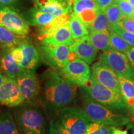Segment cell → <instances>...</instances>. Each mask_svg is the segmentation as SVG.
Returning <instances> with one entry per match:
<instances>
[{"label":"cell","instance_id":"cell-1","mask_svg":"<svg viewBox=\"0 0 134 134\" xmlns=\"http://www.w3.org/2000/svg\"><path fill=\"white\" fill-rule=\"evenodd\" d=\"M76 96V87L65 81L57 71L50 68L42 75L38 99L48 115H57Z\"/></svg>","mask_w":134,"mask_h":134},{"label":"cell","instance_id":"cell-2","mask_svg":"<svg viewBox=\"0 0 134 134\" xmlns=\"http://www.w3.org/2000/svg\"><path fill=\"white\" fill-rule=\"evenodd\" d=\"M81 90L97 103L130 117V110L122 95L100 84L92 75L86 85L81 87Z\"/></svg>","mask_w":134,"mask_h":134},{"label":"cell","instance_id":"cell-3","mask_svg":"<svg viewBox=\"0 0 134 134\" xmlns=\"http://www.w3.org/2000/svg\"><path fill=\"white\" fill-rule=\"evenodd\" d=\"M82 109L91 122H98L112 127H122L128 124L130 117L97 103L82 93Z\"/></svg>","mask_w":134,"mask_h":134},{"label":"cell","instance_id":"cell-4","mask_svg":"<svg viewBox=\"0 0 134 134\" xmlns=\"http://www.w3.org/2000/svg\"><path fill=\"white\" fill-rule=\"evenodd\" d=\"M26 104L14 113L19 134H47V121L43 112L31 103Z\"/></svg>","mask_w":134,"mask_h":134},{"label":"cell","instance_id":"cell-5","mask_svg":"<svg viewBox=\"0 0 134 134\" xmlns=\"http://www.w3.org/2000/svg\"><path fill=\"white\" fill-rule=\"evenodd\" d=\"M57 120L70 134H85L91 122L81 108L66 106L57 114Z\"/></svg>","mask_w":134,"mask_h":134},{"label":"cell","instance_id":"cell-6","mask_svg":"<svg viewBox=\"0 0 134 134\" xmlns=\"http://www.w3.org/2000/svg\"><path fill=\"white\" fill-rule=\"evenodd\" d=\"M40 55L42 61L55 71H60L71 60L77 57L71 47L66 45L42 46L40 48Z\"/></svg>","mask_w":134,"mask_h":134},{"label":"cell","instance_id":"cell-7","mask_svg":"<svg viewBox=\"0 0 134 134\" xmlns=\"http://www.w3.org/2000/svg\"><path fill=\"white\" fill-rule=\"evenodd\" d=\"M58 73L68 83L81 88L88 82L91 75V70L86 62L76 57Z\"/></svg>","mask_w":134,"mask_h":134},{"label":"cell","instance_id":"cell-8","mask_svg":"<svg viewBox=\"0 0 134 134\" xmlns=\"http://www.w3.org/2000/svg\"><path fill=\"white\" fill-rule=\"evenodd\" d=\"M99 62L115 72L117 76L134 80V70L126 55L114 50L103 51L99 56Z\"/></svg>","mask_w":134,"mask_h":134},{"label":"cell","instance_id":"cell-9","mask_svg":"<svg viewBox=\"0 0 134 134\" xmlns=\"http://www.w3.org/2000/svg\"><path fill=\"white\" fill-rule=\"evenodd\" d=\"M23 103H29L37 98L40 81L36 71H23L16 79Z\"/></svg>","mask_w":134,"mask_h":134},{"label":"cell","instance_id":"cell-10","mask_svg":"<svg viewBox=\"0 0 134 134\" xmlns=\"http://www.w3.org/2000/svg\"><path fill=\"white\" fill-rule=\"evenodd\" d=\"M42 46H56L58 45H66L72 46L75 39L72 37L68 24L61 25L51 28L42 34L38 36Z\"/></svg>","mask_w":134,"mask_h":134},{"label":"cell","instance_id":"cell-11","mask_svg":"<svg viewBox=\"0 0 134 134\" xmlns=\"http://www.w3.org/2000/svg\"><path fill=\"white\" fill-rule=\"evenodd\" d=\"M0 26L21 36H27L30 32L29 25L21 15L8 6L0 9Z\"/></svg>","mask_w":134,"mask_h":134},{"label":"cell","instance_id":"cell-12","mask_svg":"<svg viewBox=\"0 0 134 134\" xmlns=\"http://www.w3.org/2000/svg\"><path fill=\"white\" fill-rule=\"evenodd\" d=\"M91 75L100 84L122 95L118 77L115 72L100 62H97L91 66Z\"/></svg>","mask_w":134,"mask_h":134},{"label":"cell","instance_id":"cell-13","mask_svg":"<svg viewBox=\"0 0 134 134\" xmlns=\"http://www.w3.org/2000/svg\"><path fill=\"white\" fill-rule=\"evenodd\" d=\"M23 101L16 80L6 78L0 85V104L8 107H18Z\"/></svg>","mask_w":134,"mask_h":134},{"label":"cell","instance_id":"cell-14","mask_svg":"<svg viewBox=\"0 0 134 134\" xmlns=\"http://www.w3.org/2000/svg\"><path fill=\"white\" fill-rule=\"evenodd\" d=\"M19 47L23 52V59L19 64L22 70L23 71H36L42 61L38 49L26 40Z\"/></svg>","mask_w":134,"mask_h":134},{"label":"cell","instance_id":"cell-15","mask_svg":"<svg viewBox=\"0 0 134 134\" xmlns=\"http://www.w3.org/2000/svg\"><path fill=\"white\" fill-rule=\"evenodd\" d=\"M0 72L6 78L14 80L23 72L13 58L10 48H3L0 51Z\"/></svg>","mask_w":134,"mask_h":134},{"label":"cell","instance_id":"cell-16","mask_svg":"<svg viewBox=\"0 0 134 134\" xmlns=\"http://www.w3.org/2000/svg\"><path fill=\"white\" fill-rule=\"evenodd\" d=\"M71 47L77 57L86 62L88 65L94 61L98 54V50L93 46L88 36L75 40L74 44Z\"/></svg>","mask_w":134,"mask_h":134},{"label":"cell","instance_id":"cell-17","mask_svg":"<svg viewBox=\"0 0 134 134\" xmlns=\"http://www.w3.org/2000/svg\"><path fill=\"white\" fill-rule=\"evenodd\" d=\"M35 8L58 17L70 14L71 7L64 0H34Z\"/></svg>","mask_w":134,"mask_h":134},{"label":"cell","instance_id":"cell-18","mask_svg":"<svg viewBox=\"0 0 134 134\" xmlns=\"http://www.w3.org/2000/svg\"><path fill=\"white\" fill-rule=\"evenodd\" d=\"M29 26L43 27L51 23L55 18L53 15L39 10L31 8L21 15Z\"/></svg>","mask_w":134,"mask_h":134},{"label":"cell","instance_id":"cell-19","mask_svg":"<svg viewBox=\"0 0 134 134\" xmlns=\"http://www.w3.org/2000/svg\"><path fill=\"white\" fill-rule=\"evenodd\" d=\"M117 77L119 81L122 96L130 111L134 116V80L123 76Z\"/></svg>","mask_w":134,"mask_h":134},{"label":"cell","instance_id":"cell-20","mask_svg":"<svg viewBox=\"0 0 134 134\" xmlns=\"http://www.w3.org/2000/svg\"><path fill=\"white\" fill-rule=\"evenodd\" d=\"M110 31H90L88 37L93 46L98 50H113L109 43Z\"/></svg>","mask_w":134,"mask_h":134},{"label":"cell","instance_id":"cell-21","mask_svg":"<svg viewBox=\"0 0 134 134\" xmlns=\"http://www.w3.org/2000/svg\"><path fill=\"white\" fill-rule=\"evenodd\" d=\"M26 40V36L16 34L0 26V47L2 48H11L18 46Z\"/></svg>","mask_w":134,"mask_h":134},{"label":"cell","instance_id":"cell-22","mask_svg":"<svg viewBox=\"0 0 134 134\" xmlns=\"http://www.w3.org/2000/svg\"><path fill=\"white\" fill-rule=\"evenodd\" d=\"M0 134H19L16 122L8 110L0 113Z\"/></svg>","mask_w":134,"mask_h":134},{"label":"cell","instance_id":"cell-23","mask_svg":"<svg viewBox=\"0 0 134 134\" xmlns=\"http://www.w3.org/2000/svg\"><path fill=\"white\" fill-rule=\"evenodd\" d=\"M72 37L75 40H78L85 36H88L89 30L75 13L70 14V19L68 23Z\"/></svg>","mask_w":134,"mask_h":134},{"label":"cell","instance_id":"cell-24","mask_svg":"<svg viewBox=\"0 0 134 134\" xmlns=\"http://www.w3.org/2000/svg\"><path fill=\"white\" fill-rule=\"evenodd\" d=\"M110 24L104 11L98 10L96 18L89 28L90 31H104L109 30Z\"/></svg>","mask_w":134,"mask_h":134},{"label":"cell","instance_id":"cell-25","mask_svg":"<svg viewBox=\"0 0 134 134\" xmlns=\"http://www.w3.org/2000/svg\"><path fill=\"white\" fill-rule=\"evenodd\" d=\"M109 43L112 49L126 55L129 50L132 47L117 34L110 31Z\"/></svg>","mask_w":134,"mask_h":134},{"label":"cell","instance_id":"cell-26","mask_svg":"<svg viewBox=\"0 0 134 134\" xmlns=\"http://www.w3.org/2000/svg\"><path fill=\"white\" fill-rule=\"evenodd\" d=\"M71 8L75 14H80L86 10H98L95 0H75L71 5Z\"/></svg>","mask_w":134,"mask_h":134},{"label":"cell","instance_id":"cell-27","mask_svg":"<svg viewBox=\"0 0 134 134\" xmlns=\"http://www.w3.org/2000/svg\"><path fill=\"white\" fill-rule=\"evenodd\" d=\"M110 25L117 24L123 15L117 3H114L104 10Z\"/></svg>","mask_w":134,"mask_h":134},{"label":"cell","instance_id":"cell-28","mask_svg":"<svg viewBox=\"0 0 134 134\" xmlns=\"http://www.w3.org/2000/svg\"><path fill=\"white\" fill-rule=\"evenodd\" d=\"M113 127L98 122H90L85 134H113Z\"/></svg>","mask_w":134,"mask_h":134},{"label":"cell","instance_id":"cell-29","mask_svg":"<svg viewBox=\"0 0 134 134\" xmlns=\"http://www.w3.org/2000/svg\"><path fill=\"white\" fill-rule=\"evenodd\" d=\"M109 31L119 35L127 43H129L130 46L134 47V33L125 31L117 24L110 25Z\"/></svg>","mask_w":134,"mask_h":134},{"label":"cell","instance_id":"cell-30","mask_svg":"<svg viewBox=\"0 0 134 134\" xmlns=\"http://www.w3.org/2000/svg\"><path fill=\"white\" fill-rule=\"evenodd\" d=\"M98 10L96 9H89L84 11L80 14H76L77 17L81 20V21L86 26L89 30L92 23L96 18Z\"/></svg>","mask_w":134,"mask_h":134},{"label":"cell","instance_id":"cell-31","mask_svg":"<svg viewBox=\"0 0 134 134\" xmlns=\"http://www.w3.org/2000/svg\"><path fill=\"white\" fill-rule=\"evenodd\" d=\"M123 16L134 18V8L127 0L117 2Z\"/></svg>","mask_w":134,"mask_h":134},{"label":"cell","instance_id":"cell-32","mask_svg":"<svg viewBox=\"0 0 134 134\" xmlns=\"http://www.w3.org/2000/svg\"><path fill=\"white\" fill-rule=\"evenodd\" d=\"M49 134H70L57 120L52 119L50 121Z\"/></svg>","mask_w":134,"mask_h":134},{"label":"cell","instance_id":"cell-33","mask_svg":"<svg viewBox=\"0 0 134 134\" xmlns=\"http://www.w3.org/2000/svg\"><path fill=\"white\" fill-rule=\"evenodd\" d=\"M117 24L125 31L134 33V18L123 16Z\"/></svg>","mask_w":134,"mask_h":134},{"label":"cell","instance_id":"cell-34","mask_svg":"<svg viewBox=\"0 0 134 134\" xmlns=\"http://www.w3.org/2000/svg\"><path fill=\"white\" fill-rule=\"evenodd\" d=\"M10 49H11V53L13 58H14L15 62L19 65L23 59V52H22L21 47L19 46H18L10 48Z\"/></svg>","mask_w":134,"mask_h":134},{"label":"cell","instance_id":"cell-35","mask_svg":"<svg viewBox=\"0 0 134 134\" xmlns=\"http://www.w3.org/2000/svg\"><path fill=\"white\" fill-rule=\"evenodd\" d=\"M98 10L104 11L109 6L116 3L115 0H95Z\"/></svg>","mask_w":134,"mask_h":134},{"label":"cell","instance_id":"cell-36","mask_svg":"<svg viewBox=\"0 0 134 134\" xmlns=\"http://www.w3.org/2000/svg\"><path fill=\"white\" fill-rule=\"evenodd\" d=\"M127 57L128 58L129 60L131 66L134 70V47L130 48L127 51L126 53Z\"/></svg>","mask_w":134,"mask_h":134},{"label":"cell","instance_id":"cell-37","mask_svg":"<svg viewBox=\"0 0 134 134\" xmlns=\"http://www.w3.org/2000/svg\"><path fill=\"white\" fill-rule=\"evenodd\" d=\"M16 0H0V6L6 7L8 5L12 4Z\"/></svg>","mask_w":134,"mask_h":134},{"label":"cell","instance_id":"cell-38","mask_svg":"<svg viewBox=\"0 0 134 134\" xmlns=\"http://www.w3.org/2000/svg\"><path fill=\"white\" fill-rule=\"evenodd\" d=\"M113 134H128L127 130H122L117 127H113Z\"/></svg>","mask_w":134,"mask_h":134},{"label":"cell","instance_id":"cell-39","mask_svg":"<svg viewBox=\"0 0 134 134\" xmlns=\"http://www.w3.org/2000/svg\"><path fill=\"white\" fill-rule=\"evenodd\" d=\"M4 80H5V76H3L2 73L0 72V85H1V84L2 83L3 81H4Z\"/></svg>","mask_w":134,"mask_h":134},{"label":"cell","instance_id":"cell-40","mask_svg":"<svg viewBox=\"0 0 134 134\" xmlns=\"http://www.w3.org/2000/svg\"><path fill=\"white\" fill-rule=\"evenodd\" d=\"M127 1H128L130 4L134 8V0H127Z\"/></svg>","mask_w":134,"mask_h":134},{"label":"cell","instance_id":"cell-41","mask_svg":"<svg viewBox=\"0 0 134 134\" xmlns=\"http://www.w3.org/2000/svg\"><path fill=\"white\" fill-rule=\"evenodd\" d=\"M124 1V0H115V2H119V1Z\"/></svg>","mask_w":134,"mask_h":134}]
</instances>
